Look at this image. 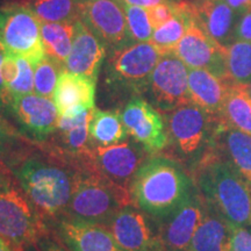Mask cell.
I'll list each match as a JSON object with an SVG mask.
<instances>
[{"label":"cell","mask_w":251,"mask_h":251,"mask_svg":"<svg viewBox=\"0 0 251 251\" xmlns=\"http://www.w3.org/2000/svg\"><path fill=\"white\" fill-rule=\"evenodd\" d=\"M19 74V64H18V57L15 55L6 52L4 61L1 64V76L4 79V83L6 87L17 78Z\"/></svg>","instance_id":"8d00e7d4"},{"label":"cell","mask_w":251,"mask_h":251,"mask_svg":"<svg viewBox=\"0 0 251 251\" xmlns=\"http://www.w3.org/2000/svg\"><path fill=\"white\" fill-rule=\"evenodd\" d=\"M165 55L151 42H137L111 55L106 83L114 90L143 93L156 65Z\"/></svg>","instance_id":"52a82bcc"},{"label":"cell","mask_w":251,"mask_h":251,"mask_svg":"<svg viewBox=\"0 0 251 251\" xmlns=\"http://www.w3.org/2000/svg\"><path fill=\"white\" fill-rule=\"evenodd\" d=\"M6 109L30 140L43 142L57 128L58 111L54 100L36 93L12 97Z\"/></svg>","instance_id":"4fadbf2b"},{"label":"cell","mask_w":251,"mask_h":251,"mask_svg":"<svg viewBox=\"0 0 251 251\" xmlns=\"http://www.w3.org/2000/svg\"><path fill=\"white\" fill-rule=\"evenodd\" d=\"M221 119L231 127L251 135V96L244 85H231Z\"/></svg>","instance_id":"83f0119b"},{"label":"cell","mask_w":251,"mask_h":251,"mask_svg":"<svg viewBox=\"0 0 251 251\" xmlns=\"http://www.w3.org/2000/svg\"><path fill=\"white\" fill-rule=\"evenodd\" d=\"M25 152L23 137L0 115V161L9 166Z\"/></svg>","instance_id":"d6a6232c"},{"label":"cell","mask_w":251,"mask_h":251,"mask_svg":"<svg viewBox=\"0 0 251 251\" xmlns=\"http://www.w3.org/2000/svg\"><path fill=\"white\" fill-rule=\"evenodd\" d=\"M187 84L191 102L220 120L233 84L203 69H188Z\"/></svg>","instance_id":"7402d4cb"},{"label":"cell","mask_w":251,"mask_h":251,"mask_svg":"<svg viewBox=\"0 0 251 251\" xmlns=\"http://www.w3.org/2000/svg\"><path fill=\"white\" fill-rule=\"evenodd\" d=\"M93 109L83 112L74 118L58 117L56 128L58 139L62 142L63 150L68 156L74 157V161H77L91 149L90 122Z\"/></svg>","instance_id":"cb8c5ba5"},{"label":"cell","mask_w":251,"mask_h":251,"mask_svg":"<svg viewBox=\"0 0 251 251\" xmlns=\"http://www.w3.org/2000/svg\"><path fill=\"white\" fill-rule=\"evenodd\" d=\"M233 228L224 219L207 208L187 251H229Z\"/></svg>","instance_id":"603a6c76"},{"label":"cell","mask_w":251,"mask_h":251,"mask_svg":"<svg viewBox=\"0 0 251 251\" xmlns=\"http://www.w3.org/2000/svg\"><path fill=\"white\" fill-rule=\"evenodd\" d=\"M27 249H29V251H40L39 249H37L36 244H34V246H31V247H29V248H27Z\"/></svg>","instance_id":"ee69618b"},{"label":"cell","mask_w":251,"mask_h":251,"mask_svg":"<svg viewBox=\"0 0 251 251\" xmlns=\"http://www.w3.org/2000/svg\"><path fill=\"white\" fill-rule=\"evenodd\" d=\"M107 228L126 251H164L148 219L133 206L124 207Z\"/></svg>","instance_id":"e0dca14e"},{"label":"cell","mask_w":251,"mask_h":251,"mask_svg":"<svg viewBox=\"0 0 251 251\" xmlns=\"http://www.w3.org/2000/svg\"><path fill=\"white\" fill-rule=\"evenodd\" d=\"M0 43L9 54L27 58L33 65L46 56L41 21L25 4L0 6Z\"/></svg>","instance_id":"ba28073f"},{"label":"cell","mask_w":251,"mask_h":251,"mask_svg":"<svg viewBox=\"0 0 251 251\" xmlns=\"http://www.w3.org/2000/svg\"><path fill=\"white\" fill-rule=\"evenodd\" d=\"M194 169V185L207 208L231 228L251 226V187L247 181L212 149Z\"/></svg>","instance_id":"3957f363"},{"label":"cell","mask_w":251,"mask_h":251,"mask_svg":"<svg viewBox=\"0 0 251 251\" xmlns=\"http://www.w3.org/2000/svg\"><path fill=\"white\" fill-rule=\"evenodd\" d=\"M194 20L219 45L228 48L235 42V29L240 14L225 0H196Z\"/></svg>","instance_id":"44dd1931"},{"label":"cell","mask_w":251,"mask_h":251,"mask_svg":"<svg viewBox=\"0 0 251 251\" xmlns=\"http://www.w3.org/2000/svg\"><path fill=\"white\" fill-rule=\"evenodd\" d=\"M75 23H41V37L48 57L65 64L75 36Z\"/></svg>","instance_id":"484cf974"},{"label":"cell","mask_w":251,"mask_h":251,"mask_svg":"<svg viewBox=\"0 0 251 251\" xmlns=\"http://www.w3.org/2000/svg\"><path fill=\"white\" fill-rule=\"evenodd\" d=\"M235 41H250L251 42V8L244 12L238 18Z\"/></svg>","instance_id":"74e56055"},{"label":"cell","mask_w":251,"mask_h":251,"mask_svg":"<svg viewBox=\"0 0 251 251\" xmlns=\"http://www.w3.org/2000/svg\"><path fill=\"white\" fill-rule=\"evenodd\" d=\"M121 118L128 134L148 153L159 152L169 144L168 129L162 115L140 96L129 100L121 112Z\"/></svg>","instance_id":"9a60e30c"},{"label":"cell","mask_w":251,"mask_h":251,"mask_svg":"<svg viewBox=\"0 0 251 251\" xmlns=\"http://www.w3.org/2000/svg\"><path fill=\"white\" fill-rule=\"evenodd\" d=\"M18 57L19 74L15 79L7 86L9 96H23L34 92V65L27 58Z\"/></svg>","instance_id":"836d02e7"},{"label":"cell","mask_w":251,"mask_h":251,"mask_svg":"<svg viewBox=\"0 0 251 251\" xmlns=\"http://www.w3.org/2000/svg\"><path fill=\"white\" fill-rule=\"evenodd\" d=\"M229 80L235 85H248L251 81V42L235 41L227 48Z\"/></svg>","instance_id":"f546056e"},{"label":"cell","mask_w":251,"mask_h":251,"mask_svg":"<svg viewBox=\"0 0 251 251\" xmlns=\"http://www.w3.org/2000/svg\"><path fill=\"white\" fill-rule=\"evenodd\" d=\"M61 65L47 55L34 65V93L54 100L59 74L63 70H59Z\"/></svg>","instance_id":"4dcf8cb0"},{"label":"cell","mask_w":251,"mask_h":251,"mask_svg":"<svg viewBox=\"0 0 251 251\" xmlns=\"http://www.w3.org/2000/svg\"><path fill=\"white\" fill-rule=\"evenodd\" d=\"M0 115H2V111H1V109H0Z\"/></svg>","instance_id":"bcb514c9"},{"label":"cell","mask_w":251,"mask_h":251,"mask_svg":"<svg viewBox=\"0 0 251 251\" xmlns=\"http://www.w3.org/2000/svg\"><path fill=\"white\" fill-rule=\"evenodd\" d=\"M57 240L70 251H126L106 226L61 216L49 222Z\"/></svg>","instance_id":"2e32d148"},{"label":"cell","mask_w":251,"mask_h":251,"mask_svg":"<svg viewBox=\"0 0 251 251\" xmlns=\"http://www.w3.org/2000/svg\"><path fill=\"white\" fill-rule=\"evenodd\" d=\"M121 4L125 11L128 29L134 42H150L153 28L150 23L148 8L130 6L124 2Z\"/></svg>","instance_id":"1f68e13d"},{"label":"cell","mask_w":251,"mask_h":251,"mask_svg":"<svg viewBox=\"0 0 251 251\" xmlns=\"http://www.w3.org/2000/svg\"><path fill=\"white\" fill-rule=\"evenodd\" d=\"M225 1L240 15L251 8V0H225Z\"/></svg>","instance_id":"60d3db41"},{"label":"cell","mask_w":251,"mask_h":251,"mask_svg":"<svg viewBox=\"0 0 251 251\" xmlns=\"http://www.w3.org/2000/svg\"><path fill=\"white\" fill-rule=\"evenodd\" d=\"M128 205V188L114 183L90 165L77 166L72 196L65 215L71 219L106 226Z\"/></svg>","instance_id":"277c9868"},{"label":"cell","mask_w":251,"mask_h":251,"mask_svg":"<svg viewBox=\"0 0 251 251\" xmlns=\"http://www.w3.org/2000/svg\"><path fill=\"white\" fill-rule=\"evenodd\" d=\"M78 17L111 55L135 43L120 0H81L78 2Z\"/></svg>","instance_id":"9c48e42d"},{"label":"cell","mask_w":251,"mask_h":251,"mask_svg":"<svg viewBox=\"0 0 251 251\" xmlns=\"http://www.w3.org/2000/svg\"><path fill=\"white\" fill-rule=\"evenodd\" d=\"M6 52L7 51H6L4 47L0 43V109H1V111H5V109L7 108L9 100H11V96H9L8 90L7 87H6L4 79H2L1 76V64L2 61H4Z\"/></svg>","instance_id":"f35d334b"},{"label":"cell","mask_w":251,"mask_h":251,"mask_svg":"<svg viewBox=\"0 0 251 251\" xmlns=\"http://www.w3.org/2000/svg\"><path fill=\"white\" fill-rule=\"evenodd\" d=\"M0 251H13V248L9 246L5 240H2L1 237H0Z\"/></svg>","instance_id":"7bdbcfd3"},{"label":"cell","mask_w":251,"mask_h":251,"mask_svg":"<svg viewBox=\"0 0 251 251\" xmlns=\"http://www.w3.org/2000/svg\"><path fill=\"white\" fill-rule=\"evenodd\" d=\"M219 119L207 114L193 102L185 103L170 112L166 121L169 142L174 143L180 157L196 168L211 149Z\"/></svg>","instance_id":"8992f818"},{"label":"cell","mask_w":251,"mask_h":251,"mask_svg":"<svg viewBox=\"0 0 251 251\" xmlns=\"http://www.w3.org/2000/svg\"><path fill=\"white\" fill-rule=\"evenodd\" d=\"M174 8L175 12L172 18L162 26L153 29L150 40V42L153 43L163 54L174 51L175 47L186 33L187 28L196 21L192 2L184 0L174 1Z\"/></svg>","instance_id":"d4e9b609"},{"label":"cell","mask_w":251,"mask_h":251,"mask_svg":"<svg viewBox=\"0 0 251 251\" xmlns=\"http://www.w3.org/2000/svg\"><path fill=\"white\" fill-rule=\"evenodd\" d=\"M183 165L166 156H152L142 163L129 185L131 203L161 221L177 209L194 190Z\"/></svg>","instance_id":"7a4b0ae2"},{"label":"cell","mask_w":251,"mask_h":251,"mask_svg":"<svg viewBox=\"0 0 251 251\" xmlns=\"http://www.w3.org/2000/svg\"><path fill=\"white\" fill-rule=\"evenodd\" d=\"M47 234L48 225L11 169L0 161V237L17 251H25Z\"/></svg>","instance_id":"5b68a950"},{"label":"cell","mask_w":251,"mask_h":251,"mask_svg":"<svg viewBox=\"0 0 251 251\" xmlns=\"http://www.w3.org/2000/svg\"><path fill=\"white\" fill-rule=\"evenodd\" d=\"M25 193L46 224L65 215L77 168L63 159L24 152L9 165Z\"/></svg>","instance_id":"6da1fadb"},{"label":"cell","mask_w":251,"mask_h":251,"mask_svg":"<svg viewBox=\"0 0 251 251\" xmlns=\"http://www.w3.org/2000/svg\"><path fill=\"white\" fill-rule=\"evenodd\" d=\"M229 251H251V226L233 228Z\"/></svg>","instance_id":"d590c367"},{"label":"cell","mask_w":251,"mask_h":251,"mask_svg":"<svg viewBox=\"0 0 251 251\" xmlns=\"http://www.w3.org/2000/svg\"><path fill=\"white\" fill-rule=\"evenodd\" d=\"M97 81L63 69L54 93L58 117L74 118L93 109Z\"/></svg>","instance_id":"ac0fdd59"},{"label":"cell","mask_w":251,"mask_h":251,"mask_svg":"<svg viewBox=\"0 0 251 251\" xmlns=\"http://www.w3.org/2000/svg\"><path fill=\"white\" fill-rule=\"evenodd\" d=\"M120 1L130 6H137V7H143V8H151L153 6L166 1V0H120Z\"/></svg>","instance_id":"b9f144b4"},{"label":"cell","mask_w":251,"mask_h":251,"mask_svg":"<svg viewBox=\"0 0 251 251\" xmlns=\"http://www.w3.org/2000/svg\"><path fill=\"white\" fill-rule=\"evenodd\" d=\"M41 23H69L78 20L75 0H27L26 4Z\"/></svg>","instance_id":"f1b7e54d"},{"label":"cell","mask_w":251,"mask_h":251,"mask_svg":"<svg viewBox=\"0 0 251 251\" xmlns=\"http://www.w3.org/2000/svg\"><path fill=\"white\" fill-rule=\"evenodd\" d=\"M196 186V185H194ZM206 213V205L194 187L192 193L170 215L158 221V234L164 251H187Z\"/></svg>","instance_id":"5bb4252c"},{"label":"cell","mask_w":251,"mask_h":251,"mask_svg":"<svg viewBox=\"0 0 251 251\" xmlns=\"http://www.w3.org/2000/svg\"><path fill=\"white\" fill-rule=\"evenodd\" d=\"M174 12L175 8L172 0H166V1L162 2V4H158L151 8H148L150 23H151L153 29H156L157 27L162 26L166 21L170 20L172 15H174Z\"/></svg>","instance_id":"e575fe53"},{"label":"cell","mask_w":251,"mask_h":251,"mask_svg":"<svg viewBox=\"0 0 251 251\" xmlns=\"http://www.w3.org/2000/svg\"><path fill=\"white\" fill-rule=\"evenodd\" d=\"M244 87H246L247 91H248V93H249L250 96H251V81H250L249 84H248V85H244Z\"/></svg>","instance_id":"f6af8a7d"},{"label":"cell","mask_w":251,"mask_h":251,"mask_svg":"<svg viewBox=\"0 0 251 251\" xmlns=\"http://www.w3.org/2000/svg\"><path fill=\"white\" fill-rule=\"evenodd\" d=\"M36 247L40 251H67L57 241L49 237L48 234L41 238L39 242L36 243Z\"/></svg>","instance_id":"ab89813d"},{"label":"cell","mask_w":251,"mask_h":251,"mask_svg":"<svg viewBox=\"0 0 251 251\" xmlns=\"http://www.w3.org/2000/svg\"><path fill=\"white\" fill-rule=\"evenodd\" d=\"M188 68L174 52L163 55L150 77L146 93L157 108L171 112L191 102Z\"/></svg>","instance_id":"8fae6325"},{"label":"cell","mask_w":251,"mask_h":251,"mask_svg":"<svg viewBox=\"0 0 251 251\" xmlns=\"http://www.w3.org/2000/svg\"><path fill=\"white\" fill-rule=\"evenodd\" d=\"M90 135L99 146H113L124 142L128 131L119 111H101L94 108L90 122Z\"/></svg>","instance_id":"4316f807"},{"label":"cell","mask_w":251,"mask_h":251,"mask_svg":"<svg viewBox=\"0 0 251 251\" xmlns=\"http://www.w3.org/2000/svg\"><path fill=\"white\" fill-rule=\"evenodd\" d=\"M211 149L251 187V135L231 127L220 119L213 135Z\"/></svg>","instance_id":"d6986e66"},{"label":"cell","mask_w":251,"mask_h":251,"mask_svg":"<svg viewBox=\"0 0 251 251\" xmlns=\"http://www.w3.org/2000/svg\"><path fill=\"white\" fill-rule=\"evenodd\" d=\"M147 150L139 143L124 141L113 146H98L78 158L109 179L129 190L135 174L146 161Z\"/></svg>","instance_id":"30bf717a"},{"label":"cell","mask_w":251,"mask_h":251,"mask_svg":"<svg viewBox=\"0 0 251 251\" xmlns=\"http://www.w3.org/2000/svg\"><path fill=\"white\" fill-rule=\"evenodd\" d=\"M172 52L188 69H203L229 80L227 48L213 40L196 21L187 28Z\"/></svg>","instance_id":"7c38bea8"},{"label":"cell","mask_w":251,"mask_h":251,"mask_svg":"<svg viewBox=\"0 0 251 251\" xmlns=\"http://www.w3.org/2000/svg\"><path fill=\"white\" fill-rule=\"evenodd\" d=\"M106 47L83 21L75 23V36L64 67L74 74L98 80L100 65L105 58Z\"/></svg>","instance_id":"ffe728a7"}]
</instances>
